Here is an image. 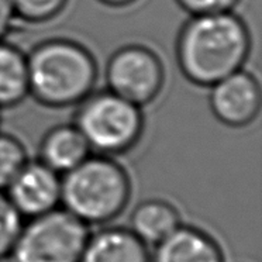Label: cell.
<instances>
[{"instance_id": "16", "label": "cell", "mask_w": 262, "mask_h": 262, "mask_svg": "<svg viewBox=\"0 0 262 262\" xmlns=\"http://www.w3.org/2000/svg\"><path fill=\"white\" fill-rule=\"evenodd\" d=\"M17 18L29 23H46L62 12L68 0H12Z\"/></svg>"}, {"instance_id": "18", "label": "cell", "mask_w": 262, "mask_h": 262, "mask_svg": "<svg viewBox=\"0 0 262 262\" xmlns=\"http://www.w3.org/2000/svg\"><path fill=\"white\" fill-rule=\"evenodd\" d=\"M16 12L12 0H0V40H5L16 21Z\"/></svg>"}, {"instance_id": "11", "label": "cell", "mask_w": 262, "mask_h": 262, "mask_svg": "<svg viewBox=\"0 0 262 262\" xmlns=\"http://www.w3.org/2000/svg\"><path fill=\"white\" fill-rule=\"evenodd\" d=\"M91 155L89 144L75 124L55 125L41 140L40 161L59 175L72 171Z\"/></svg>"}, {"instance_id": "17", "label": "cell", "mask_w": 262, "mask_h": 262, "mask_svg": "<svg viewBox=\"0 0 262 262\" xmlns=\"http://www.w3.org/2000/svg\"><path fill=\"white\" fill-rule=\"evenodd\" d=\"M185 12L192 16L231 12L238 0H177Z\"/></svg>"}, {"instance_id": "8", "label": "cell", "mask_w": 262, "mask_h": 262, "mask_svg": "<svg viewBox=\"0 0 262 262\" xmlns=\"http://www.w3.org/2000/svg\"><path fill=\"white\" fill-rule=\"evenodd\" d=\"M62 175L41 161H29L18 172L5 193L26 219L46 214L61 205Z\"/></svg>"}, {"instance_id": "4", "label": "cell", "mask_w": 262, "mask_h": 262, "mask_svg": "<svg viewBox=\"0 0 262 262\" xmlns=\"http://www.w3.org/2000/svg\"><path fill=\"white\" fill-rule=\"evenodd\" d=\"M75 125L92 151L100 155L123 154L131 149L143 134L141 107L113 92L93 93L79 103Z\"/></svg>"}, {"instance_id": "13", "label": "cell", "mask_w": 262, "mask_h": 262, "mask_svg": "<svg viewBox=\"0 0 262 262\" xmlns=\"http://www.w3.org/2000/svg\"><path fill=\"white\" fill-rule=\"evenodd\" d=\"M29 96L27 55L0 40V108L17 106Z\"/></svg>"}, {"instance_id": "3", "label": "cell", "mask_w": 262, "mask_h": 262, "mask_svg": "<svg viewBox=\"0 0 262 262\" xmlns=\"http://www.w3.org/2000/svg\"><path fill=\"white\" fill-rule=\"evenodd\" d=\"M130 198L128 173L107 155H91L62 175L61 205L88 226L113 222L124 211Z\"/></svg>"}, {"instance_id": "6", "label": "cell", "mask_w": 262, "mask_h": 262, "mask_svg": "<svg viewBox=\"0 0 262 262\" xmlns=\"http://www.w3.org/2000/svg\"><path fill=\"white\" fill-rule=\"evenodd\" d=\"M164 65L151 48L130 44L112 54L106 65L107 91L143 107L160 95Z\"/></svg>"}, {"instance_id": "5", "label": "cell", "mask_w": 262, "mask_h": 262, "mask_svg": "<svg viewBox=\"0 0 262 262\" xmlns=\"http://www.w3.org/2000/svg\"><path fill=\"white\" fill-rule=\"evenodd\" d=\"M89 226L65 209L29 219L14 243L13 262H79Z\"/></svg>"}, {"instance_id": "10", "label": "cell", "mask_w": 262, "mask_h": 262, "mask_svg": "<svg viewBox=\"0 0 262 262\" xmlns=\"http://www.w3.org/2000/svg\"><path fill=\"white\" fill-rule=\"evenodd\" d=\"M79 262H151V254L130 228L106 227L89 235Z\"/></svg>"}, {"instance_id": "9", "label": "cell", "mask_w": 262, "mask_h": 262, "mask_svg": "<svg viewBox=\"0 0 262 262\" xmlns=\"http://www.w3.org/2000/svg\"><path fill=\"white\" fill-rule=\"evenodd\" d=\"M151 262H224V255L210 234L181 224L155 245Z\"/></svg>"}, {"instance_id": "15", "label": "cell", "mask_w": 262, "mask_h": 262, "mask_svg": "<svg viewBox=\"0 0 262 262\" xmlns=\"http://www.w3.org/2000/svg\"><path fill=\"white\" fill-rule=\"evenodd\" d=\"M24 224V217L0 190V259L10 255Z\"/></svg>"}, {"instance_id": "14", "label": "cell", "mask_w": 262, "mask_h": 262, "mask_svg": "<svg viewBox=\"0 0 262 262\" xmlns=\"http://www.w3.org/2000/svg\"><path fill=\"white\" fill-rule=\"evenodd\" d=\"M29 162L27 151L17 138L0 133V190L5 192Z\"/></svg>"}, {"instance_id": "7", "label": "cell", "mask_w": 262, "mask_h": 262, "mask_svg": "<svg viewBox=\"0 0 262 262\" xmlns=\"http://www.w3.org/2000/svg\"><path fill=\"white\" fill-rule=\"evenodd\" d=\"M262 92L259 82L250 72L239 69L210 86L211 113L228 127L251 124L261 110Z\"/></svg>"}, {"instance_id": "19", "label": "cell", "mask_w": 262, "mask_h": 262, "mask_svg": "<svg viewBox=\"0 0 262 262\" xmlns=\"http://www.w3.org/2000/svg\"><path fill=\"white\" fill-rule=\"evenodd\" d=\"M99 2L108 7H125L133 5L137 0H99Z\"/></svg>"}, {"instance_id": "1", "label": "cell", "mask_w": 262, "mask_h": 262, "mask_svg": "<svg viewBox=\"0 0 262 262\" xmlns=\"http://www.w3.org/2000/svg\"><path fill=\"white\" fill-rule=\"evenodd\" d=\"M250 51V30L233 12L192 16L177 42L183 76L203 88L243 69Z\"/></svg>"}, {"instance_id": "2", "label": "cell", "mask_w": 262, "mask_h": 262, "mask_svg": "<svg viewBox=\"0 0 262 262\" xmlns=\"http://www.w3.org/2000/svg\"><path fill=\"white\" fill-rule=\"evenodd\" d=\"M29 95L47 107L79 104L91 95L97 79L92 52L68 38H51L27 55Z\"/></svg>"}, {"instance_id": "12", "label": "cell", "mask_w": 262, "mask_h": 262, "mask_svg": "<svg viewBox=\"0 0 262 262\" xmlns=\"http://www.w3.org/2000/svg\"><path fill=\"white\" fill-rule=\"evenodd\" d=\"M181 224L177 207L162 199L144 200L130 217V230L147 245H157Z\"/></svg>"}]
</instances>
